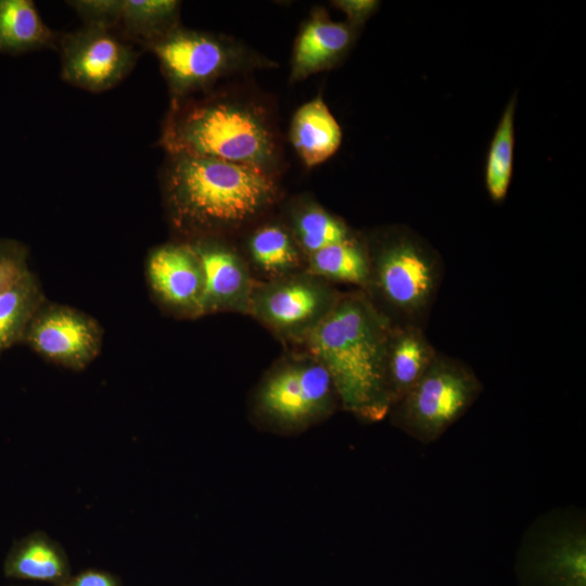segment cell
Returning a JSON list of instances; mask_svg holds the SVG:
<instances>
[{"label": "cell", "instance_id": "obj_21", "mask_svg": "<svg viewBox=\"0 0 586 586\" xmlns=\"http://www.w3.org/2000/svg\"><path fill=\"white\" fill-rule=\"evenodd\" d=\"M40 303L41 292L30 272L0 295V353L25 337Z\"/></svg>", "mask_w": 586, "mask_h": 586}, {"label": "cell", "instance_id": "obj_24", "mask_svg": "<svg viewBox=\"0 0 586 586\" xmlns=\"http://www.w3.org/2000/svg\"><path fill=\"white\" fill-rule=\"evenodd\" d=\"M295 234L308 255L352 237L342 220L319 206L307 207L297 215Z\"/></svg>", "mask_w": 586, "mask_h": 586}, {"label": "cell", "instance_id": "obj_16", "mask_svg": "<svg viewBox=\"0 0 586 586\" xmlns=\"http://www.w3.org/2000/svg\"><path fill=\"white\" fill-rule=\"evenodd\" d=\"M290 138L303 163L307 167H314L337 151L342 130L321 97H317L295 112Z\"/></svg>", "mask_w": 586, "mask_h": 586}, {"label": "cell", "instance_id": "obj_27", "mask_svg": "<svg viewBox=\"0 0 586 586\" xmlns=\"http://www.w3.org/2000/svg\"><path fill=\"white\" fill-rule=\"evenodd\" d=\"M348 17L353 27L362 23L377 7L375 1H336L334 2Z\"/></svg>", "mask_w": 586, "mask_h": 586}, {"label": "cell", "instance_id": "obj_2", "mask_svg": "<svg viewBox=\"0 0 586 586\" xmlns=\"http://www.w3.org/2000/svg\"><path fill=\"white\" fill-rule=\"evenodd\" d=\"M163 189L176 226L195 231L250 221L269 207L278 193L268 171L187 155H168Z\"/></svg>", "mask_w": 586, "mask_h": 586}, {"label": "cell", "instance_id": "obj_18", "mask_svg": "<svg viewBox=\"0 0 586 586\" xmlns=\"http://www.w3.org/2000/svg\"><path fill=\"white\" fill-rule=\"evenodd\" d=\"M180 2L175 0H120L113 29L124 40L148 49L180 26Z\"/></svg>", "mask_w": 586, "mask_h": 586}, {"label": "cell", "instance_id": "obj_14", "mask_svg": "<svg viewBox=\"0 0 586 586\" xmlns=\"http://www.w3.org/2000/svg\"><path fill=\"white\" fill-rule=\"evenodd\" d=\"M201 264L203 292L199 314L250 302V279L241 259L208 241L191 244Z\"/></svg>", "mask_w": 586, "mask_h": 586}, {"label": "cell", "instance_id": "obj_6", "mask_svg": "<svg viewBox=\"0 0 586 586\" xmlns=\"http://www.w3.org/2000/svg\"><path fill=\"white\" fill-rule=\"evenodd\" d=\"M520 559L540 586H586V526L581 510L557 509L535 520Z\"/></svg>", "mask_w": 586, "mask_h": 586}, {"label": "cell", "instance_id": "obj_23", "mask_svg": "<svg viewBox=\"0 0 586 586\" xmlns=\"http://www.w3.org/2000/svg\"><path fill=\"white\" fill-rule=\"evenodd\" d=\"M249 249L254 263L268 273L284 275L298 264V252L291 235L278 225L257 229Z\"/></svg>", "mask_w": 586, "mask_h": 586}, {"label": "cell", "instance_id": "obj_20", "mask_svg": "<svg viewBox=\"0 0 586 586\" xmlns=\"http://www.w3.org/2000/svg\"><path fill=\"white\" fill-rule=\"evenodd\" d=\"M309 266L316 276L367 286L369 280L368 247L353 235L309 255Z\"/></svg>", "mask_w": 586, "mask_h": 586}, {"label": "cell", "instance_id": "obj_19", "mask_svg": "<svg viewBox=\"0 0 586 586\" xmlns=\"http://www.w3.org/2000/svg\"><path fill=\"white\" fill-rule=\"evenodd\" d=\"M67 569L66 556L60 545L41 531L16 542L5 561L9 576L41 582L63 581Z\"/></svg>", "mask_w": 586, "mask_h": 586}, {"label": "cell", "instance_id": "obj_13", "mask_svg": "<svg viewBox=\"0 0 586 586\" xmlns=\"http://www.w3.org/2000/svg\"><path fill=\"white\" fill-rule=\"evenodd\" d=\"M354 28L318 10L303 24L293 48L291 79L302 80L335 65L354 40Z\"/></svg>", "mask_w": 586, "mask_h": 586}, {"label": "cell", "instance_id": "obj_22", "mask_svg": "<svg viewBox=\"0 0 586 586\" xmlns=\"http://www.w3.org/2000/svg\"><path fill=\"white\" fill-rule=\"evenodd\" d=\"M515 98L508 103L491 142L485 170L487 192L501 202L508 192L513 168Z\"/></svg>", "mask_w": 586, "mask_h": 586}, {"label": "cell", "instance_id": "obj_25", "mask_svg": "<svg viewBox=\"0 0 586 586\" xmlns=\"http://www.w3.org/2000/svg\"><path fill=\"white\" fill-rule=\"evenodd\" d=\"M28 272L25 246L14 240H0V295Z\"/></svg>", "mask_w": 586, "mask_h": 586}, {"label": "cell", "instance_id": "obj_10", "mask_svg": "<svg viewBox=\"0 0 586 586\" xmlns=\"http://www.w3.org/2000/svg\"><path fill=\"white\" fill-rule=\"evenodd\" d=\"M341 295L310 277H288L267 284L250 297L252 309L284 334L306 335L333 308Z\"/></svg>", "mask_w": 586, "mask_h": 586}, {"label": "cell", "instance_id": "obj_1", "mask_svg": "<svg viewBox=\"0 0 586 586\" xmlns=\"http://www.w3.org/2000/svg\"><path fill=\"white\" fill-rule=\"evenodd\" d=\"M390 320L364 291L341 295L330 313L305 336L317 361L329 372L342 407L375 422L386 417Z\"/></svg>", "mask_w": 586, "mask_h": 586}, {"label": "cell", "instance_id": "obj_12", "mask_svg": "<svg viewBox=\"0 0 586 586\" xmlns=\"http://www.w3.org/2000/svg\"><path fill=\"white\" fill-rule=\"evenodd\" d=\"M150 284L168 305L199 314L203 292L200 260L191 244H165L148 258Z\"/></svg>", "mask_w": 586, "mask_h": 586}, {"label": "cell", "instance_id": "obj_9", "mask_svg": "<svg viewBox=\"0 0 586 586\" xmlns=\"http://www.w3.org/2000/svg\"><path fill=\"white\" fill-rule=\"evenodd\" d=\"M62 79L89 92L112 89L136 66L139 52L114 30L93 25L61 34Z\"/></svg>", "mask_w": 586, "mask_h": 586}, {"label": "cell", "instance_id": "obj_15", "mask_svg": "<svg viewBox=\"0 0 586 586\" xmlns=\"http://www.w3.org/2000/svg\"><path fill=\"white\" fill-rule=\"evenodd\" d=\"M436 353L423 328L392 326L386 357L391 407L423 375Z\"/></svg>", "mask_w": 586, "mask_h": 586}, {"label": "cell", "instance_id": "obj_26", "mask_svg": "<svg viewBox=\"0 0 586 586\" xmlns=\"http://www.w3.org/2000/svg\"><path fill=\"white\" fill-rule=\"evenodd\" d=\"M82 20L84 25L101 26L114 29L120 0H75L67 1Z\"/></svg>", "mask_w": 586, "mask_h": 586}, {"label": "cell", "instance_id": "obj_4", "mask_svg": "<svg viewBox=\"0 0 586 586\" xmlns=\"http://www.w3.org/2000/svg\"><path fill=\"white\" fill-rule=\"evenodd\" d=\"M368 247L365 293L393 326L426 324L444 277L441 255L407 229H393Z\"/></svg>", "mask_w": 586, "mask_h": 586}, {"label": "cell", "instance_id": "obj_11", "mask_svg": "<svg viewBox=\"0 0 586 586\" xmlns=\"http://www.w3.org/2000/svg\"><path fill=\"white\" fill-rule=\"evenodd\" d=\"M25 339L46 359L74 369L84 368L98 354L101 332L89 317L67 307L38 311Z\"/></svg>", "mask_w": 586, "mask_h": 586}, {"label": "cell", "instance_id": "obj_3", "mask_svg": "<svg viewBox=\"0 0 586 586\" xmlns=\"http://www.w3.org/2000/svg\"><path fill=\"white\" fill-rule=\"evenodd\" d=\"M161 144L168 155L218 160L270 174L279 155L275 132L260 110L218 97L171 101Z\"/></svg>", "mask_w": 586, "mask_h": 586}, {"label": "cell", "instance_id": "obj_8", "mask_svg": "<svg viewBox=\"0 0 586 586\" xmlns=\"http://www.w3.org/2000/svg\"><path fill=\"white\" fill-rule=\"evenodd\" d=\"M339 400L327 369L316 359L285 365L262 384L259 410L283 430H298L328 416Z\"/></svg>", "mask_w": 586, "mask_h": 586}, {"label": "cell", "instance_id": "obj_7", "mask_svg": "<svg viewBox=\"0 0 586 586\" xmlns=\"http://www.w3.org/2000/svg\"><path fill=\"white\" fill-rule=\"evenodd\" d=\"M148 50L158 60L173 101L205 89L243 59L230 40L181 26L154 41Z\"/></svg>", "mask_w": 586, "mask_h": 586}, {"label": "cell", "instance_id": "obj_28", "mask_svg": "<svg viewBox=\"0 0 586 586\" xmlns=\"http://www.w3.org/2000/svg\"><path fill=\"white\" fill-rule=\"evenodd\" d=\"M62 586H117L116 579L104 572L87 571Z\"/></svg>", "mask_w": 586, "mask_h": 586}, {"label": "cell", "instance_id": "obj_5", "mask_svg": "<svg viewBox=\"0 0 586 586\" xmlns=\"http://www.w3.org/2000/svg\"><path fill=\"white\" fill-rule=\"evenodd\" d=\"M482 392L483 384L468 364L437 352L423 375L387 416L409 436L431 444L470 409Z\"/></svg>", "mask_w": 586, "mask_h": 586}, {"label": "cell", "instance_id": "obj_17", "mask_svg": "<svg viewBox=\"0 0 586 586\" xmlns=\"http://www.w3.org/2000/svg\"><path fill=\"white\" fill-rule=\"evenodd\" d=\"M60 35L44 23L33 0H0V54L58 48Z\"/></svg>", "mask_w": 586, "mask_h": 586}]
</instances>
